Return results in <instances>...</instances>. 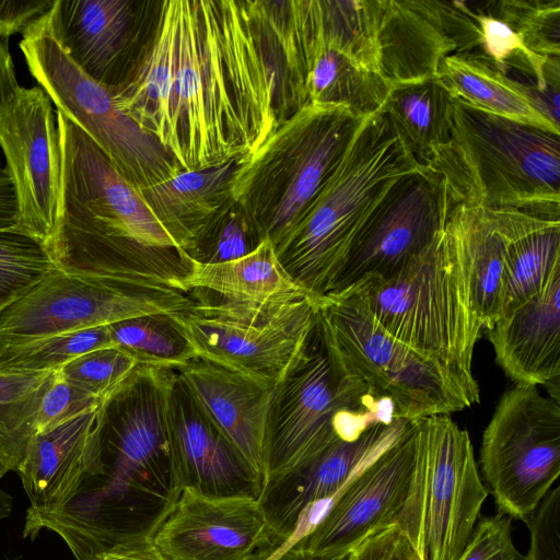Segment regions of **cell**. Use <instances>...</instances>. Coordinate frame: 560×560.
I'll return each mask as SVG.
<instances>
[{
	"instance_id": "4fadbf2b",
	"label": "cell",
	"mask_w": 560,
	"mask_h": 560,
	"mask_svg": "<svg viewBox=\"0 0 560 560\" xmlns=\"http://www.w3.org/2000/svg\"><path fill=\"white\" fill-rule=\"evenodd\" d=\"M192 303L190 292L154 276L56 268L0 312V347L148 314H177Z\"/></svg>"
},
{
	"instance_id": "c3c4849f",
	"label": "cell",
	"mask_w": 560,
	"mask_h": 560,
	"mask_svg": "<svg viewBox=\"0 0 560 560\" xmlns=\"http://www.w3.org/2000/svg\"><path fill=\"white\" fill-rule=\"evenodd\" d=\"M350 555L351 553L340 556L314 555L293 547L278 560H350Z\"/></svg>"
},
{
	"instance_id": "52a82bcc",
	"label": "cell",
	"mask_w": 560,
	"mask_h": 560,
	"mask_svg": "<svg viewBox=\"0 0 560 560\" xmlns=\"http://www.w3.org/2000/svg\"><path fill=\"white\" fill-rule=\"evenodd\" d=\"M365 117L308 103L237 162L232 199L276 247L338 165Z\"/></svg>"
},
{
	"instance_id": "5bb4252c",
	"label": "cell",
	"mask_w": 560,
	"mask_h": 560,
	"mask_svg": "<svg viewBox=\"0 0 560 560\" xmlns=\"http://www.w3.org/2000/svg\"><path fill=\"white\" fill-rule=\"evenodd\" d=\"M480 467L499 514L525 521L560 474V402L515 384L486 427Z\"/></svg>"
},
{
	"instance_id": "8fae6325",
	"label": "cell",
	"mask_w": 560,
	"mask_h": 560,
	"mask_svg": "<svg viewBox=\"0 0 560 560\" xmlns=\"http://www.w3.org/2000/svg\"><path fill=\"white\" fill-rule=\"evenodd\" d=\"M20 48L28 71L57 110L78 125L138 191L183 171L154 136L119 109L107 88L70 59L47 14L22 34Z\"/></svg>"
},
{
	"instance_id": "44dd1931",
	"label": "cell",
	"mask_w": 560,
	"mask_h": 560,
	"mask_svg": "<svg viewBox=\"0 0 560 560\" xmlns=\"http://www.w3.org/2000/svg\"><path fill=\"white\" fill-rule=\"evenodd\" d=\"M174 483L213 497L259 498L261 479L208 419L178 374L167 402Z\"/></svg>"
},
{
	"instance_id": "5b68a950",
	"label": "cell",
	"mask_w": 560,
	"mask_h": 560,
	"mask_svg": "<svg viewBox=\"0 0 560 560\" xmlns=\"http://www.w3.org/2000/svg\"><path fill=\"white\" fill-rule=\"evenodd\" d=\"M453 103L450 140L423 164L452 202L560 219L559 135Z\"/></svg>"
},
{
	"instance_id": "9c48e42d",
	"label": "cell",
	"mask_w": 560,
	"mask_h": 560,
	"mask_svg": "<svg viewBox=\"0 0 560 560\" xmlns=\"http://www.w3.org/2000/svg\"><path fill=\"white\" fill-rule=\"evenodd\" d=\"M399 419L394 406L332 370L314 336L276 385L269 406L261 492L303 468L340 440Z\"/></svg>"
},
{
	"instance_id": "603a6c76",
	"label": "cell",
	"mask_w": 560,
	"mask_h": 560,
	"mask_svg": "<svg viewBox=\"0 0 560 560\" xmlns=\"http://www.w3.org/2000/svg\"><path fill=\"white\" fill-rule=\"evenodd\" d=\"M128 0H55L47 19L70 59L112 92L132 62L136 26Z\"/></svg>"
},
{
	"instance_id": "60d3db41",
	"label": "cell",
	"mask_w": 560,
	"mask_h": 560,
	"mask_svg": "<svg viewBox=\"0 0 560 560\" xmlns=\"http://www.w3.org/2000/svg\"><path fill=\"white\" fill-rule=\"evenodd\" d=\"M524 522L530 545L523 560H560V486L550 489Z\"/></svg>"
},
{
	"instance_id": "2e32d148",
	"label": "cell",
	"mask_w": 560,
	"mask_h": 560,
	"mask_svg": "<svg viewBox=\"0 0 560 560\" xmlns=\"http://www.w3.org/2000/svg\"><path fill=\"white\" fill-rule=\"evenodd\" d=\"M0 147L19 206L18 229L48 250L61 194V150L56 113L39 86H19L0 104Z\"/></svg>"
},
{
	"instance_id": "ac0fdd59",
	"label": "cell",
	"mask_w": 560,
	"mask_h": 560,
	"mask_svg": "<svg viewBox=\"0 0 560 560\" xmlns=\"http://www.w3.org/2000/svg\"><path fill=\"white\" fill-rule=\"evenodd\" d=\"M170 560H254L273 536L258 498L184 488L152 534Z\"/></svg>"
},
{
	"instance_id": "9a60e30c",
	"label": "cell",
	"mask_w": 560,
	"mask_h": 560,
	"mask_svg": "<svg viewBox=\"0 0 560 560\" xmlns=\"http://www.w3.org/2000/svg\"><path fill=\"white\" fill-rule=\"evenodd\" d=\"M452 206L443 178L427 166L398 178L359 231L330 292L401 270L443 231Z\"/></svg>"
},
{
	"instance_id": "4dcf8cb0",
	"label": "cell",
	"mask_w": 560,
	"mask_h": 560,
	"mask_svg": "<svg viewBox=\"0 0 560 560\" xmlns=\"http://www.w3.org/2000/svg\"><path fill=\"white\" fill-rule=\"evenodd\" d=\"M189 261L187 276L177 282L185 292L201 290L223 300L249 304L281 303L308 296L283 270L269 240L235 260L221 264Z\"/></svg>"
},
{
	"instance_id": "b9f144b4",
	"label": "cell",
	"mask_w": 560,
	"mask_h": 560,
	"mask_svg": "<svg viewBox=\"0 0 560 560\" xmlns=\"http://www.w3.org/2000/svg\"><path fill=\"white\" fill-rule=\"evenodd\" d=\"M511 520L503 514L479 520L457 560H523L512 541Z\"/></svg>"
},
{
	"instance_id": "7c38bea8",
	"label": "cell",
	"mask_w": 560,
	"mask_h": 560,
	"mask_svg": "<svg viewBox=\"0 0 560 560\" xmlns=\"http://www.w3.org/2000/svg\"><path fill=\"white\" fill-rule=\"evenodd\" d=\"M172 314L196 358L276 387L307 349L315 331V300L271 304L206 298Z\"/></svg>"
},
{
	"instance_id": "e0dca14e",
	"label": "cell",
	"mask_w": 560,
	"mask_h": 560,
	"mask_svg": "<svg viewBox=\"0 0 560 560\" xmlns=\"http://www.w3.org/2000/svg\"><path fill=\"white\" fill-rule=\"evenodd\" d=\"M415 445L409 421L401 436L338 492L319 523L295 548L314 555H349L395 526L410 485Z\"/></svg>"
},
{
	"instance_id": "681fc988",
	"label": "cell",
	"mask_w": 560,
	"mask_h": 560,
	"mask_svg": "<svg viewBox=\"0 0 560 560\" xmlns=\"http://www.w3.org/2000/svg\"><path fill=\"white\" fill-rule=\"evenodd\" d=\"M13 511V497L0 486V522L10 517Z\"/></svg>"
},
{
	"instance_id": "f6af8a7d",
	"label": "cell",
	"mask_w": 560,
	"mask_h": 560,
	"mask_svg": "<svg viewBox=\"0 0 560 560\" xmlns=\"http://www.w3.org/2000/svg\"><path fill=\"white\" fill-rule=\"evenodd\" d=\"M94 560H170L153 542L151 534H141L114 545Z\"/></svg>"
},
{
	"instance_id": "1f68e13d",
	"label": "cell",
	"mask_w": 560,
	"mask_h": 560,
	"mask_svg": "<svg viewBox=\"0 0 560 560\" xmlns=\"http://www.w3.org/2000/svg\"><path fill=\"white\" fill-rule=\"evenodd\" d=\"M453 108V97L435 77L394 83L383 105L388 119L421 165L450 140Z\"/></svg>"
},
{
	"instance_id": "d590c367",
	"label": "cell",
	"mask_w": 560,
	"mask_h": 560,
	"mask_svg": "<svg viewBox=\"0 0 560 560\" xmlns=\"http://www.w3.org/2000/svg\"><path fill=\"white\" fill-rule=\"evenodd\" d=\"M56 268L39 241L18 228L0 229V312Z\"/></svg>"
},
{
	"instance_id": "ab89813d",
	"label": "cell",
	"mask_w": 560,
	"mask_h": 560,
	"mask_svg": "<svg viewBox=\"0 0 560 560\" xmlns=\"http://www.w3.org/2000/svg\"><path fill=\"white\" fill-rule=\"evenodd\" d=\"M108 400L69 383L61 376L58 369L39 402L34 434L47 432L83 413L98 409Z\"/></svg>"
},
{
	"instance_id": "e575fe53",
	"label": "cell",
	"mask_w": 560,
	"mask_h": 560,
	"mask_svg": "<svg viewBox=\"0 0 560 560\" xmlns=\"http://www.w3.org/2000/svg\"><path fill=\"white\" fill-rule=\"evenodd\" d=\"M114 346L108 326L40 337L0 347V371L58 370L85 353Z\"/></svg>"
},
{
	"instance_id": "ffe728a7",
	"label": "cell",
	"mask_w": 560,
	"mask_h": 560,
	"mask_svg": "<svg viewBox=\"0 0 560 560\" xmlns=\"http://www.w3.org/2000/svg\"><path fill=\"white\" fill-rule=\"evenodd\" d=\"M106 405L32 436L15 471L30 501L26 516L62 510L104 472Z\"/></svg>"
},
{
	"instance_id": "ba28073f",
	"label": "cell",
	"mask_w": 560,
	"mask_h": 560,
	"mask_svg": "<svg viewBox=\"0 0 560 560\" xmlns=\"http://www.w3.org/2000/svg\"><path fill=\"white\" fill-rule=\"evenodd\" d=\"M316 335L339 376L363 384L408 421L471 407L466 393L436 364L393 337L355 287L315 300Z\"/></svg>"
},
{
	"instance_id": "277c9868",
	"label": "cell",
	"mask_w": 560,
	"mask_h": 560,
	"mask_svg": "<svg viewBox=\"0 0 560 560\" xmlns=\"http://www.w3.org/2000/svg\"><path fill=\"white\" fill-rule=\"evenodd\" d=\"M421 164L383 110L366 116L298 223L275 247L310 298L330 292L366 219L401 176Z\"/></svg>"
},
{
	"instance_id": "d6a6232c",
	"label": "cell",
	"mask_w": 560,
	"mask_h": 560,
	"mask_svg": "<svg viewBox=\"0 0 560 560\" xmlns=\"http://www.w3.org/2000/svg\"><path fill=\"white\" fill-rule=\"evenodd\" d=\"M56 371H0V479L16 471L35 433L39 402Z\"/></svg>"
},
{
	"instance_id": "7402d4cb",
	"label": "cell",
	"mask_w": 560,
	"mask_h": 560,
	"mask_svg": "<svg viewBox=\"0 0 560 560\" xmlns=\"http://www.w3.org/2000/svg\"><path fill=\"white\" fill-rule=\"evenodd\" d=\"M409 421L377 423L353 440H340L303 468L262 492L258 500L275 540H284L302 511L332 501L366 465L394 444Z\"/></svg>"
},
{
	"instance_id": "836d02e7",
	"label": "cell",
	"mask_w": 560,
	"mask_h": 560,
	"mask_svg": "<svg viewBox=\"0 0 560 560\" xmlns=\"http://www.w3.org/2000/svg\"><path fill=\"white\" fill-rule=\"evenodd\" d=\"M115 345L138 364L179 371L196 359L172 314H148L108 325Z\"/></svg>"
},
{
	"instance_id": "3957f363",
	"label": "cell",
	"mask_w": 560,
	"mask_h": 560,
	"mask_svg": "<svg viewBox=\"0 0 560 560\" xmlns=\"http://www.w3.org/2000/svg\"><path fill=\"white\" fill-rule=\"evenodd\" d=\"M177 371L138 364L109 398L103 429L104 472L69 504L80 524L120 532L170 508L180 491L172 471L167 402Z\"/></svg>"
},
{
	"instance_id": "7a4b0ae2",
	"label": "cell",
	"mask_w": 560,
	"mask_h": 560,
	"mask_svg": "<svg viewBox=\"0 0 560 560\" xmlns=\"http://www.w3.org/2000/svg\"><path fill=\"white\" fill-rule=\"evenodd\" d=\"M56 117L61 194L49 254L58 268L150 275L177 287L190 269L189 259L97 144L62 113L56 110Z\"/></svg>"
},
{
	"instance_id": "7bdbcfd3",
	"label": "cell",
	"mask_w": 560,
	"mask_h": 560,
	"mask_svg": "<svg viewBox=\"0 0 560 560\" xmlns=\"http://www.w3.org/2000/svg\"><path fill=\"white\" fill-rule=\"evenodd\" d=\"M350 560H418L409 540L398 526H392L365 540Z\"/></svg>"
},
{
	"instance_id": "bcb514c9",
	"label": "cell",
	"mask_w": 560,
	"mask_h": 560,
	"mask_svg": "<svg viewBox=\"0 0 560 560\" xmlns=\"http://www.w3.org/2000/svg\"><path fill=\"white\" fill-rule=\"evenodd\" d=\"M19 206L13 182L0 162V229L16 228Z\"/></svg>"
},
{
	"instance_id": "8d00e7d4",
	"label": "cell",
	"mask_w": 560,
	"mask_h": 560,
	"mask_svg": "<svg viewBox=\"0 0 560 560\" xmlns=\"http://www.w3.org/2000/svg\"><path fill=\"white\" fill-rule=\"evenodd\" d=\"M264 241L232 199L201 231L186 257L199 264H221L250 254Z\"/></svg>"
},
{
	"instance_id": "d6986e66",
	"label": "cell",
	"mask_w": 560,
	"mask_h": 560,
	"mask_svg": "<svg viewBox=\"0 0 560 560\" xmlns=\"http://www.w3.org/2000/svg\"><path fill=\"white\" fill-rule=\"evenodd\" d=\"M381 73L392 84L434 77L447 56L475 52L479 31L465 2L383 0Z\"/></svg>"
},
{
	"instance_id": "cb8c5ba5",
	"label": "cell",
	"mask_w": 560,
	"mask_h": 560,
	"mask_svg": "<svg viewBox=\"0 0 560 560\" xmlns=\"http://www.w3.org/2000/svg\"><path fill=\"white\" fill-rule=\"evenodd\" d=\"M487 336L506 376L551 388L549 397L559 401L560 269L539 294L501 315Z\"/></svg>"
},
{
	"instance_id": "7dc6e473",
	"label": "cell",
	"mask_w": 560,
	"mask_h": 560,
	"mask_svg": "<svg viewBox=\"0 0 560 560\" xmlns=\"http://www.w3.org/2000/svg\"><path fill=\"white\" fill-rule=\"evenodd\" d=\"M19 86L8 44L0 40V104Z\"/></svg>"
},
{
	"instance_id": "8992f818",
	"label": "cell",
	"mask_w": 560,
	"mask_h": 560,
	"mask_svg": "<svg viewBox=\"0 0 560 560\" xmlns=\"http://www.w3.org/2000/svg\"><path fill=\"white\" fill-rule=\"evenodd\" d=\"M351 287L386 331L436 364L474 405L479 402L472 355L483 328L469 306L455 247L444 229L392 277L366 278Z\"/></svg>"
},
{
	"instance_id": "484cf974",
	"label": "cell",
	"mask_w": 560,
	"mask_h": 560,
	"mask_svg": "<svg viewBox=\"0 0 560 560\" xmlns=\"http://www.w3.org/2000/svg\"><path fill=\"white\" fill-rule=\"evenodd\" d=\"M301 5L307 103L343 106L362 118L382 108L393 84L357 63L323 36L314 0H301Z\"/></svg>"
},
{
	"instance_id": "4316f807",
	"label": "cell",
	"mask_w": 560,
	"mask_h": 560,
	"mask_svg": "<svg viewBox=\"0 0 560 560\" xmlns=\"http://www.w3.org/2000/svg\"><path fill=\"white\" fill-rule=\"evenodd\" d=\"M486 209L505 240L500 317L539 294L560 269V219L512 208Z\"/></svg>"
},
{
	"instance_id": "f546056e",
	"label": "cell",
	"mask_w": 560,
	"mask_h": 560,
	"mask_svg": "<svg viewBox=\"0 0 560 560\" xmlns=\"http://www.w3.org/2000/svg\"><path fill=\"white\" fill-rule=\"evenodd\" d=\"M434 77L453 98L559 135L560 127L539 112L534 84L511 79L478 54L459 52L445 57Z\"/></svg>"
},
{
	"instance_id": "ee69618b",
	"label": "cell",
	"mask_w": 560,
	"mask_h": 560,
	"mask_svg": "<svg viewBox=\"0 0 560 560\" xmlns=\"http://www.w3.org/2000/svg\"><path fill=\"white\" fill-rule=\"evenodd\" d=\"M55 0H0V40L8 44L16 33H24L33 23L47 14Z\"/></svg>"
},
{
	"instance_id": "6da1fadb",
	"label": "cell",
	"mask_w": 560,
	"mask_h": 560,
	"mask_svg": "<svg viewBox=\"0 0 560 560\" xmlns=\"http://www.w3.org/2000/svg\"><path fill=\"white\" fill-rule=\"evenodd\" d=\"M289 1L166 0L110 94L183 171L252 154L302 107Z\"/></svg>"
},
{
	"instance_id": "f1b7e54d",
	"label": "cell",
	"mask_w": 560,
	"mask_h": 560,
	"mask_svg": "<svg viewBox=\"0 0 560 560\" xmlns=\"http://www.w3.org/2000/svg\"><path fill=\"white\" fill-rule=\"evenodd\" d=\"M444 230L453 242L469 306L488 330L497 322L505 240L486 208L453 203Z\"/></svg>"
},
{
	"instance_id": "74e56055",
	"label": "cell",
	"mask_w": 560,
	"mask_h": 560,
	"mask_svg": "<svg viewBox=\"0 0 560 560\" xmlns=\"http://www.w3.org/2000/svg\"><path fill=\"white\" fill-rule=\"evenodd\" d=\"M486 5L520 36L529 51L545 58H559V0H502Z\"/></svg>"
},
{
	"instance_id": "83f0119b",
	"label": "cell",
	"mask_w": 560,
	"mask_h": 560,
	"mask_svg": "<svg viewBox=\"0 0 560 560\" xmlns=\"http://www.w3.org/2000/svg\"><path fill=\"white\" fill-rule=\"evenodd\" d=\"M238 160L202 171H182L139 190L185 256L206 225L232 200L231 187Z\"/></svg>"
},
{
	"instance_id": "30bf717a",
	"label": "cell",
	"mask_w": 560,
	"mask_h": 560,
	"mask_svg": "<svg viewBox=\"0 0 560 560\" xmlns=\"http://www.w3.org/2000/svg\"><path fill=\"white\" fill-rule=\"evenodd\" d=\"M415 459L396 526L418 560H457L478 522L488 491L468 432L448 415L411 420Z\"/></svg>"
},
{
	"instance_id": "f35d334b",
	"label": "cell",
	"mask_w": 560,
	"mask_h": 560,
	"mask_svg": "<svg viewBox=\"0 0 560 560\" xmlns=\"http://www.w3.org/2000/svg\"><path fill=\"white\" fill-rule=\"evenodd\" d=\"M137 366L129 353L114 346L85 353L61 366L59 372L81 389L109 399Z\"/></svg>"
},
{
	"instance_id": "d4e9b609",
	"label": "cell",
	"mask_w": 560,
	"mask_h": 560,
	"mask_svg": "<svg viewBox=\"0 0 560 560\" xmlns=\"http://www.w3.org/2000/svg\"><path fill=\"white\" fill-rule=\"evenodd\" d=\"M177 374L202 412L262 483L267 419L275 387L198 358Z\"/></svg>"
}]
</instances>
